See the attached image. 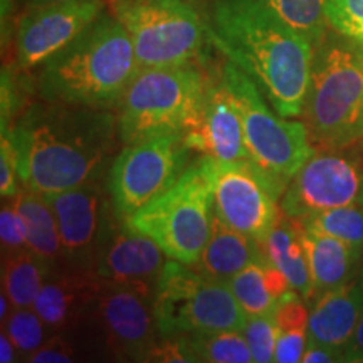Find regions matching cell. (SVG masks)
<instances>
[{
  "mask_svg": "<svg viewBox=\"0 0 363 363\" xmlns=\"http://www.w3.org/2000/svg\"><path fill=\"white\" fill-rule=\"evenodd\" d=\"M190 150L219 162L244 160L249 150L242 120L224 78L207 86L201 106L184 131Z\"/></svg>",
  "mask_w": 363,
  "mask_h": 363,
  "instance_id": "obj_17",
  "label": "cell"
},
{
  "mask_svg": "<svg viewBox=\"0 0 363 363\" xmlns=\"http://www.w3.org/2000/svg\"><path fill=\"white\" fill-rule=\"evenodd\" d=\"M190 147L182 131L153 135L125 145L108 175L116 217L130 219L136 211L167 192L187 170Z\"/></svg>",
  "mask_w": 363,
  "mask_h": 363,
  "instance_id": "obj_10",
  "label": "cell"
},
{
  "mask_svg": "<svg viewBox=\"0 0 363 363\" xmlns=\"http://www.w3.org/2000/svg\"><path fill=\"white\" fill-rule=\"evenodd\" d=\"M103 342L113 355L142 360L155 342L153 303L125 286L104 283L93 313Z\"/></svg>",
  "mask_w": 363,
  "mask_h": 363,
  "instance_id": "obj_16",
  "label": "cell"
},
{
  "mask_svg": "<svg viewBox=\"0 0 363 363\" xmlns=\"http://www.w3.org/2000/svg\"><path fill=\"white\" fill-rule=\"evenodd\" d=\"M17 179H21L19 150L11 128L6 126L0 136V194L4 199L16 197L19 192Z\"/></svg>",
  "mask_w": 363,
  "mask_h": 363,
  "instance_id": "obj_32",
  "label": "cell"
},
{
  "mask_svg": "<svg viewBox=\"0 0 363 363\" xmlns=\"http://www.w3.org/2000/svg\"><path fill=\"white\" fill-rule=\"evenodd\" d=\"M360 272L363 274V256H362V266H360Z\"/></svg>",
  "mask_w": 363,
  "mask_h": 363,
  "instance_id": "obj_42",
  "label": "cell"
},
{
  "mask_svg": "<svg viewBox=\"0 0 363 363\" xmlns=\"http://www.w3.org/2000/svg\"><path fill=\"white\" fill-rule=\"evenodd\" d=\"M310 342L306 330L279 331L278 342L274 348V362L278 363H296L301 362L305 350Z\"/></svg>",
  "mask_w": 363,
  "mask_h": 363,
  "instance_id": "obj_37",
  "label": "cell"
},
{
  "mask_svg": "<svg viewBox=\"0 0 363 363\" xmlns=\"http://www.w3.org/2000/svg\"><path fill=\"white\" fill-rule=\"evenodd\" d=\"M343 362H363V315L350 342L343 348Z\"/></svg>",
  "mask_w": 363,
  "mask_h": 363,
  "instance_id": "obj_39",
  "label": "cell"
},
{
  "mask_svg": "<svg viewBox=\"0 0 363 363\" xmlns=\"http://www.w3.org/2000/svg\"><path fill=\"white\" fill-rule=\"evenodd\" d=\"M16 345L21 357H30L48 342V325L35 313L34 308H13L7 318V326H2Z\"/></svg>",
  "mask_w": 363,
  "mask_h": 363,
  "instance_id": "obj_29",
  "label": "cell"
},
{
  "mask_svg": "<svg viewBox=\"0 0 363 363\" xmlns=\"http://www.w3.org/2000/svg\"><path fill=\"white\" fill-rule=\"evenodd\" d=\"M165 256L155 240L120 219L104 234L94 271L104 283L125 286L153 303Z\"/></svg>",
  "mask_w": 363,
  "mask_h": 363,
  "instance_id": "obj_15",
  "label": "cell"
},
{
  "mask_svg": "<svg viewBox=\"0 0 363 363\" xmlns=\"http://www.w3.org/2000/svg\"><path fill=\"white\" fill-rule=\"evenodd\" d=\"M244 338L251 348L252 358L256 363L274 362V348L278 342L279 330L271 315L249 316L242 328Z\"/></svg>",
  "mask_w": 363,
  "mask_h": 363,
  "instance_id": "obj_30",
  "label": "cell"
},
{
  "mask_svg": "<svg viewBox=\"0 0 363 363\" xmlns=\"http://www.w3.org/2000/svg\"><path fill=\"white\" fill-rule=\"evenodd\" d=\"M113 11L140 67L190 65L201 56L207 27L185 0H116Z\"/></svg>",
  "mask_w": 363,
  "mask_h": 363,
  "instance_id": "obj_9",
  "label": "cell"
},
{
  "mask_svg": "<svg viewBox=\"0 0 363 363\" xmlns=\"http://www.w3.org/2000/svg\"><path fill=\"white\" fill-rule=\"evenodd\" d=\"M16 345L9 337V333L6 330H2V333H0V362L2 363H12L16 362Z\"/></svg>",
  "mask_w": 363,
  "mask_h": 363,
  "instance_id": "obj_40",
  "label": "cell"
},
{
  "mask_svg": "<svg viewBox=\"0 0 363 363\" xmlns=\"http://www.w3.org/2000/svg\"><path fill=\"white\" fill-rule=\"evenodd\" d=\"M360 206L363 207V195H362V201H360Z\"/></svg>",
  "mask_w": 363,
  "mask_h": 363,
  "instance_id": "obj_43",
  "label": "cell"
},
{
  "mask_svg": "<svg viewBox=\"0 0 363 363\" xmlns=\"http://www.w3.org/2000/svg\"><path fill=\"white\" fill-rule=\"evenodd\" d=\"M207 38L259 86L276 113H303L313 44L257 0H216Z\"/></svg>",
  "mask_w": 363,
  "mask_h": 363,
  "instance_id": "obj_1",
  "label": "cell"
},
{
  "mask_svg": "<svg viewBox=\"0 0 363 363\" xmlns=\"http://www.w3.org/2000/svg\"><path fill=\"white\" fill-rule=\"evenodd\" d=\"M189 343L197 362L249 363L254 362L251 348L240 330L199 331L189 335Z\"/></svg>",
  "mask_w": 363,
  "mask_h": 363,
  "instance_id": "obj_26",
  "label": "cell"
},
{
  "mask_svg": "<svg viewBox=\"0 0 363 363\" xmlns=\"http://www.w3.org/2000/svg\"><path fill=\"white\" fill-rule=\"evenodd\" d=\"M99 0L40 4L21 19L16 38L17 62L24 69L44 65L71 44L101 13Z\"/></svg>",
  "mask_w": 363,
  "mask_h": 363,
  "instance_id": "obj_14",
  "label": "cell"
},
{
  "mask_svg": "<svg viewBox=\"0 0 363 363\" xmlns=\"http://www.w3.org/2000/svg\"><path fill=\"white\" fill-rule=\"evenodd\" d=\"M269 9L299 34L306 35L313 44H318L325 38L326 11L325 0H257Z\"/></svg>",
  "mask_w": 363,
  "mask_h": 363,
  "instance_id": "obj_28",
  "label": "cell"
},
{
  "mask_svg": "<svg viewBox=\"0 0 363 363\" xmlns=\"http://www.w3.org/2000/svg\"><path fill=\"white\" fill-rule=\"evenodd\" d=\"M0 211V239H2L4 254H11L26 249V227L21 219L13 199H7Z\"/></svg>",
  "mask_w": 363,
  "mask_h": 363,
  "instance_id": "obj_35",
  "label": "cell"
},
{
  "mask_svg": "<svg viewBox=\"0 0 363 363\" xmlns=\"http://www.w3.org/2000/svg\"><path fill=\"white\" fill-rule=\"evenodd\" d=\"M54 2H67V0H34V4H38V6H40V4H54Z\"/></svg>",
  "mask_w": 363,
  "mask_h": 363,
  "instance_id": "obj_41",
  "label": "cell"
},
{
  "mask_svg": "<svg viewBox=\"0 0 363 363\" xmlns=\"http://www.w3.org/2000/svg\"><path fill=\"white\" fill-rule=\"evenodd\" d=\"M316 45L305 125L311 145L345 150L363 138V43L340 34Z\"/></svg>",
  "mask_w": 363,
  "mask_h": 363,
  "instance_id": "obj_4",
  "label": "cell"
},
{
  "mask_svg": "<svg viewBox=\"0 0 363 363\" xmlns=\"http://www.w3.org/2000/svg\"><path fill=\"white\" fill-rule=\"evenodd\" d=\"M153 315L158 337L240 330L247 316L227 281L170 259L158 278Z\"/></svg>",
  "mask_w": 363,
  "mask_h": 363,
  "instance_id": "obj_7",
  "label": "cell"
},
{
  "mask_svg": "<svg viewBox=\"0 0 363 363\" xmlns=\"http://www.w3.org/2000/svg\"><path fill=\"white\" fill-rule=\"evenodd\" d=\"M48 103L11 128L22 184L44 195L98 180L115 152L118 125L106 110Z\"/></svg>",
  "mask_w": 363,
  "mask_h": 363,
  "instance_id": "obj_2",
  "label": "cell"
},
{
  "mask_svg": "<svg viewBox=\"0 0 363 363\" xmlns=\"http://www.w3.org/2000/svg\"><path fill=\"white\" fill-rule=\"evenodd\" d=\"M44 197L57 220L62 266L94 269L98 249L113 224V202H108L104 189L98 180H91L76 189Z\"/></svg>",
  "mask_w": 363,
  "mask_h": 363,
  "instance_id": "obj_13",
  "label": "cell"
},
{
  "mask_svg": "<svg viewBox=\"0 0 363 363\" xmlns=\"http://www.w3.org/2000/svg\"><path fill=\"white\" fill-rule=\"evenodd\" d=\"M140 65L130 34L116 17L99 16L43 65L39 93L45 101L110 110L120 104Z\"/></svg>",
  "mask_w": 363,
  "mask_h": 363,
  "instance_id": "obj_3",
  "label": "cell"
},
{
  "mask_svg": "<svg viewBox=\"0 0 363 363\" xmlns=\"http://www.w3.org/2000/svg\"><path fill=\"white\" fill-rule=\"evenodd\" d=\"M214 177L216 158L202 157L126 222L155 240L169 259L195 266L212 233Z\"/></svg>",
  "mask_w": 363,
  "mask_h": 363,
  "instance_id": "obj_5",
  "label": "cell"
},
{
  "mask_svg": "<svg viewBox=\"0 0 363 363\" xmlns=\"http://www.w3.org/2000/svg\"><path fill=\"white\" fill-rule=\"evenodd\" d=\"M342 150L313 153L284 190L281 212L305 219L330 208L360 203L363 195V162L343 155Z\"/></svg>",
  "mask_w": 363,
  "mask_h": 363,
  "instance_id": "obj_12",
  "label": "cell"
},
{
  "mask_svg": "<svg viewBox=\"0 0 363 363\" xmlns=\"http://www.w3.org/2000/svg\"><path fill=\"white\" fill-rule=\"evenodd\" d=\"M103 286L94 269L61 266L49 272L33 308L52 333H65L88 320Z\"/></svg>",
  "mask_w": 363,
  "mask_h": 363,
  "instance_id": "obj_18",
  "label": "cell"
},
{
  "mask_svg": "<svg viewBox=\"0 0 363 363\" xmlns=\"http://www.w3.org/2000/svg\"><path fill=\"white\" fill-rule=\"evenodd\" d=\"M49 272L51 269L27 247L4 256L2 289L13 308H33Z\"/></svg>",
  "mask_w": 363,
  "mask_h": 363,
  "instance_id": "obj_24",
  "label": "cell"
},
{
  "mask_svg": "<svg viewBox=\"0 0 363 363\" xmlns=\"http://www.w3.org/2000/svg\"><path fill=\"white\" fill-rule=\"evenodd\" d=\"M143 362H197L192 347L189 343V335H172V337H160L152 343L148 352L145 353Z\"/></svg>",
  "mask_w": 363,
  "mask_h": 363,
  "instance_id": "obj_34",
  "label": "cell"
},
{
  "mask_svg": "<svg viewBox=\"0 0 363 363\" xmlns=\"http://www.w3.org/2000/svg\"><path fill=\"white\" fill-rule=\"evenodd\" d=\"M207 86L192 62L140 67L120 101L121 142L128 145L153 135L184 133L201 106Z\"/></svg>",
  "mask_w": 363,
  "mask_h": 363,
  "instance_id": "obj_6",
  "label": "cell"
},
{
  "mask_svg": "<svg viewBox=\"0 0 363 363\" xmlns=\"http://www.w3.org/2000/svg\"><path fill=\"white\" fill-rule=\"evenodd\" d=\"M267 259L283 271L294 291L303 299H313V279L305 244L301 238V222L281 212L278 222L264 240Z\"/></svg>",
  "mask_w": 363,
  "mask_h": 363,
  "instance_id": "obj_23",
  "label": "cell"
},
{
  "mask_svg": "<svg viewBox=\"0 0 363 363\" xmlns=\"http://www.w3.org/2000/svg\"><path fill=\"white\" fill-rule=\"evenodd\" d=\"M363 315V274L320 294L313 303L308 323L310 343L342 350L355 333Z\"/></svg>",
  "mask_w": 363,
  "mask_h": 363,
  "instance_id": "obj_19",
  "label": "cell"
},
{
  "mask_svg": "<svg viewBox=\"0 0 363 363\" xmlns=\"http://www.w3.org/2000/svg\"><path fill=\"white\" fill-rule=\"evenodd\" d=\"M13 199L26 227V246L49 269L62 266V246L56 216L45 197L38 190L26 187Z\"/></svg>",
  "mask_w": 363,
  "mask_h": 363,
  "instance_id": "obj_22",
  "label": "cell"
},
{
  "mask_svg": "<svg viewBox=\"0 0 363 363\" xmlns=\"http://www.w3.org/2000/svg\"><path fill=\"white\" fill-rule=\"evenodd\" d=\"M78 358V352L72 347L69 340L62 337V333H52L39 350L27 357V362L33 363H67Z\"/></svg>",
  "mask_w": 363,
  "mask_h": 363,
  "instance_id": "obj_36",
  "label": "cell"
},
{
  "mask_svg": "<svg viewBox=\"0 0 363 363\" xmlns=\"http://www.w3.org/2000/svg\"><path fill=\"white\" fill-rule=\"evenodd\" d=\"M298 220L308 233L343 240L357 254L363 256V207L360 203L330 208Z\"/></svg>",
  "mask_w": 363,
  "mask_h": 363,
  "instance_id": "obj_25",
  "label": "cell"
},
{
  "mask_svg": "<svg viewBox=\"0 0 363 363\" xmlns=\"http://www.w3.org/2000/svg\"><path fill=\"white\" fill-rule=\"evenodd\" d=\"M325 11L338 34L363 43V0H325Z\"/></svg>",
  "mask_w": 363,
  "mask_h": 363,
  "instance_id": "obj_31",
  "label": "cell"
},
{
  "mask_svg": "<svg viewBox=\"0 0 363 363\" xmlns=\"http://www.w3.org/2000/svg\"><path fill=\"white\" fill-rule=\"evenodd\" d=\"M301 362L305 363H330V362H343V352L337 348L325 347V345L310 343L305 350Z\"/></svg>",
  "mask_w": 363,
  "mask_h": 363,
  "instance_id": "obj_38",
  "label": "cell"
},
{
  "mask_svg": "<svg viewBox=\"0 0 363 363\" xmlns=\"http://www.w3.org/2000/svg\"><path fill=\"white\" fill-rule=\"evenodd\" d=\"M222 78L239 108L251 160L288 185L315 153L306 125L272 111L259 86L233 61L224 66Z\"/></svg>",
  "mask_w": 363,
  "mask_h": 363,
  "instance_id": "obj_8",
  "label": "cell"
},
{
  "mask_svg": "<svg viewBox=\"0 0 363 363\" xmlns=\"http://www.w3.org/2000/svg\"><path fill=\"white\" fill-rule=\"evenodd\" d=\"M301 238L311 271L313 299L331 289L340 288L360 272L362 256L343 240L323 234L308 233L303 229V225Z\"/></svg>",
  "mask_w": 363,
  "mask_h": 363,
  "instance_id": "obj_21",
  "label": "cell"
},
{
  "mask_svg": "<svg viewBox=\"0 0 363 363\" xmlns=\"http://www.w3.org/2000/svg\"><path fill=\"white\" fill-rule=\"evenodd\" d=\"M299 293L288 291L283 298H279L278 305L272 310L271 316L274 320L279 331H293V330H306L310 323V313Z\"/></svg>",
  "mask_w": 363,
  "mask_h": 363,
  "instance_id": "obj_33",
  "label": "cell"
},
{
  "mask_svg": "<svg viewBox=\"0 0 363 363\" xmlns=\"http://www.w3.org/2000/svg\"><path fill=\"white\" fill-rule=\"evenodd\" d=\"M257 259H267L264 242L233 229L214 214L211 238L195 266L211 278L229 281Z\"/></svg>",
  "mask_w": 363,
  "mask_h": 363,
  "instance_id": "obj_20",
  "label": "cell"
},
{
  "mask_svg": "<svg viewBox=\"0 0 363 363\" xmlns=\"http://www.w3.org/2000/svg\"><path fill=\"white\" fill-rule=\"evenodd\" d=\"M266 261L269 259H257L251 262V264L227 281L230 291H233L247 318L271 315L272 310L278 305V299L272 296L266 284Z\"/></svg>",
  "mask_w": 363,
  "mask_h": 363,
  "instance_id": "obj_27",
  "label": "cell"
},
{
  "mask_svg": "<svg viewBox=\"0 0 363 363\" xmlns=\"http://www.w3.org/2000/svg\"><path fill=\"white\" fill-rule=\"evenodd\" d=\"M288 185L267 174L251 158L216 160L214 211L222 222L264 242L281 212L278 199Z\"/></svg>",
  "mask_w": 363,
  "mask_h": 363,
  "instance_id": "obj_11",
  "label": "cell"
}]
</instances>
